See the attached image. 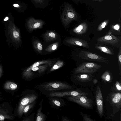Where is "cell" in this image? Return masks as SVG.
I'll list each match as a JSON object with an SVG mask.
<instances>
[{
  "label": "cell",
  "mask_w": 121,
  "mask_h": 121,
  "mask_svg": "<svg viewBox=\"0 0 121 121\" xmlns=\"http://www.w3.org/2000/svg\"><path fill=\"white\" fill-rule=\"evenodd\" d=\"M5 34L9 46H13L17 49L21 43L20 31L14 22L9 20L5 25Z\"/></svg>",
  "instance_id": "1"
},
{
  "label": "cell",
  "mask_w": 121,
  "mask_h": 121,
  "mask_svg": "<svg viewBox=\"0 0 121 121\" xmlns=\"http://www.w3.org/2000/svg\"><path fill=\"white\" fill-rule=\"evenodd\" d=\"M101 67V65L94 62H84L77 67L75 69L73 73L93 74L96 72Z\"/></svg>",
  "instance_id": "2"
},
{
  "label": "cell",
  "mask_w": 121,
  "mask_h": 121,
  "mask_svg": "<svg viewBox=\"0 0 121 121\" xmlns=\"http://www.w3.org/2000/svg\"><path fill=\"white\" fill-rule=\"evenodd\" d=\"M45 90L48 91H54L65 89H71L73 87L70 85L60 82H46L40 85Z\"/></svg>",
  "instance_id": "3"
},
{
  "label": "cell",
  "mask_w": 121,
  "mask_h": 121,
  "mask_svg": "<svg viewBox=\"0 0 121 121\" xmlns=\"http://www.w3.org/2000/svg\"><path fill=\"white\" fill-rule=\"evenodd\" d=\"M37 98L36 95L32 94L25 95L21 98L17 110V114L18 117H21L22 116L25 107L30 104L34 102Z\"/></svg>",
  "instance_id": "4"
},
{
  "label": "cell",
  "mask_w": 121,
  "mask_h": 121,
  "mask_svg": "<svg viewBox=\"0 0 121 121\" xmlns=\"http://www.w3.org/2000/svg\"><path fill=\"white\" fill-rule=\"evenodd\" d=\"M13 110L9 104L4 102L0 104V121L5 120H13L15 118V115L13 113Z\"/></svg>",
  "instance_id": "5"
},
{
  "label": "cell",
  "mask_w": 121,
  "mask_h": 121,
  "mask_svg": "<svg viewBox=\"0 0 121 121\" xmlns=\"http://www.w3.org/2000/svg\"><path fill=\"white\" fill-rule=\"evenodd\" d=\"M78 56L82 59L89 61H96L107 64L108 63L109 61L108 59L105 57L89 51H81Z\"/></svg>",
  "instance_id": "6"
},
{
  "label": "cell",
  "mask_w": 121,
  "mask_h": 121,
  "mask_svg": "<svg viewBox=\"0 0 121 121\" xmlns=\"http://www.w3.org/2000/svg\"><path fill=\"white\" fill-rule=\"evenodd\" d=\"M107 99L112 107L113 113L114 114L120 110L121 107V93H110Z\"/></svg>",
  "instance_id": "7"
},
{
  "label": "cell",
  "mask_w": 121,
  "mask_h": 121,
  "mask_svg": "<svg viewBox=\"0 0 121 121\" xmlns=\"http://www.w3.org/2000/svg\"><path fill=\"white\" fill-rule=\"evenodd\" d=\"M67 99L69 101L76 103L85 108H91L92 106V101L84 95L69 96Z\"/></svg>",
  "instance_id": "8"
},
{
  "label": "cell",
  "mask_w": 121,
  "mask_h": 121,
  "mask_svg": "<svg viewBox=\"0 0 121 121\" xmlns=\"http://www.w3.org/2000/svg\"><path fill=\"white\" fill-rule=\"evenodd\" d=\"M97 43L102 44L110 45L117 48L121 46V40L117 37L112 35H108L98 38Z\"/></svg>",
  "instance_id": "9"
},
{
  "label": "cell",
  "mask_w": 121,
  "mask_h": 121,
  "mask_svg": "<svg viewBox=\"0 0 121 121\" xmlns=\"http://www.w3.org/2000/svg\"><path fill=\"white\" fill-rule=\"evenodd\" d=\"M62 21L65 26L67 25L75 18V15L72 9L70 6L66 5L61 15Z\"/></svg>",
  "instance_id": "10"
},
{
  "label": "cell",
  "mask_w": 121,
  "mask_h": 121,
  "mask_svg": "<svg viewBox=\"0 0 121 121\" xmlns=\"http://www.w3.org/2000/svg\"><path fill=\"white\" fill-rule=\"evenodd\" d=\"M55 62L54 61L49 60H43L36 62L23 71L22 73V76L23 78H28L33 74V73L30 71V69L32 68L43 64H48L50 67H51Z\"/></svg>",
  "instance_id": "11"
},
{
  "label": "cell",
  "mask_w": 121,
  "mask_h": 121,
  "mask_svg": "<svg viewBox=\"0 0 121 121\" xmlns=\"http://www.w3.org/2000/svg\"><path fill=\"white\" fill-rule=\"evenodd\" d=\"M95 95L98 111L100 117L102 118L103 112V98L101 89L98 86L97 87Z\"/></svg>",
  "instance_id": "12"
},
{
  "label": "cell",
  "mask_w": 121,
  "mask_h": 121,
  "mask_svg": "<svg viewBox=\"0 0 121 121\" xmlns=\"http://www.w3.org/2000/svg\"><path fill=\"white\" fill-rule=\"evenodd\" d=\"M87 93L81 91H76L61 92H52L49 94L51 97H62L66 96H76L86 95Z\"/></svg>",
  "instance_id": "13"
},
{
  "label": "cell",
  "mask_w": 121,
  "mask_h": 121,
  "mask_svg": "<svg viewBox=\"0 0 121 121\" xmlns=\"http://www.w3.org/2000/svg\"><path fill=\"white\" fill-rule=\"evenodd\" d=\"M42 20L35 19L33 17L30 18L27 22V26L29 30L30 31L42 27L44 24Z\"/></svg>",
  "instance_id": "14"
},
{
  "label": "cell",
  "mask_w": 121,
  "mask_h": 121,
  "mask_svg": "<svg viewBox=\"0 0 121 121\" xmlns=\"http://www.w3.org/2000/svg\"><path fill=\"white\" fill-rule=\"evenodd\" d=\"M66 43L71 45L82 46L89 48V46L87 42L84 40L76 38H71L66 40Z\"/></svg>",
  "instance_id": "15"
},
{
  "label": "cell",
  "mask_w": 121,
  "mask_h": 121,
  "mask_svg": "<svg viewBox=\"0 0 121 121\" xmlns=\"http://www.w3.org/2000/svg\"><path fill=\"white\" fill-rule=\"evenodd\" d=\"M78 81L82 82H88L92 80L93 76L89 74H79L75 76Z\"/></svg>",
  "instance_id": "16"
},
{
  "label": "cell",
  "mask_w": 121,
  "mask_h": 121,
  "mask_svg": "<svg viewBox=\"0 0 121 121\" xmlns=\"http://www.w3.org/2000/svg\"><path fill=\"white\" fill-rule=\"evenodd\" d=\"M87 27L85 23H83L76 27L73 30V32L79 35L85 33L87 30Z\"/></svg>",
  "instance_id": "17"
},
{
  "label": "cell",
  "mask_w": 121,
  "mask_h": 121,
  "mask_svg": "<svg viewBox=\"0 0 121 121\" xmlns=\"http://www.w3.org/2000/svg\"><path fill=\"white\" fill-rule=\"evenodd\" d=\"M57 34L53 31H48L43 35L45 39L47 41H50L56 39L57 38Z\"/></svg>",
  "instance_id": "18"
},
{
  "label": "cell",
  "mask_w": 121,
  "mask_h": 121,
  "mask_svg": "<svg viewBox=\"0 0 121 121\" xmlns=\"http://www.w3.org/2000/svg\"><path fill=\"white\" fill-rule=\"evenodd\" d=\"M17 87V85L16 83L10 81L5 82L3 86L4 89L7 90H14Z\"/></svg>",
  "instance_id": "19"
},
{
  "label": "cell",
  "mask_w": 121,
  "mask_h": 121,
  "mask_svg": "<svg viewBox=\"0 0 121 121\" xmlns=\"http://www.w3.org/2000/svg\"><path fill=\"white\" fill-rule=\"evenodd\" d=\"M49 65L48 64L43 65H39L38 66L32 67L30 69V71H37L39 73L41 74L44 72L47 69Z\"/></svg>",
  "instance_id": "20"
},
{
  "label": "cell",
  "mask_w": 121,
  "mask_h": 121,
  "mask_svg": "<svg viewBox=\"0 0 121 121\" xmlns=\"http://www.w3.org/2000/svg\"><path fill=\"white\" fill-rule=\"evenodd\" d=\"M101 78L106 82H111L112 78L110 72L108 70L105 71L102 75Z\"/></svg>",
  "instance_id": "21"
},
{
  "label": "cell",
  "mask_w": 121,
  "mask_h": 121,
  "mask_svg": "<svg viewBox=\"0 0 121 121\" xmlns=\"http://www.w3.org/2000/svg\"><path fill=\"white\" fill-rule=\"evenodd\" d=\"M42 104L41 103L40 108L37 111L36 117V121H44L45 120V117L44 114L42 112Z\"/></svg>",
  "instance_id": "22"
},
{
  "label": "cell",
  "mask_w": 121,
  "mask_h": 121,
  "mask_svg": "<svg viewBox=\"0 0 121 121\" xmlns=\"http://www.w3.org/2000/svg\"><path fill=\"white\" fill-rule=\"evenodd\" d=\"M95 48L96 49L108 54L110 55H113L114 54L113 52L111 50L106 47L98 45L96 46Z\"/></svg>",
  "instance_id": "23"
},
{
  "label": "cell",
  "mask_w": 121,
  "mask_h": 121,
  "mask_svg": "<svg viewBox=\"0 0 121 121\" xmlns=\"http://www.w3.org/2000/svg\"><path fill=\"white\" fill-rule=\"evenodd\" d=\"M59 44L58 42H56L48 46L45 50L48 52H51L56 50Z\"/></svg>",
  "instance_id": "24"
},
{
  "label": "cell",
  "mask_w": 121,
  "mask_h": 121,
  "mask_svg": "<svg viewBox=\"0 0 121 121\" xmlns=\"http://www.w3.org/2000/svg\"><path fill=\"white\" fill-rule=\"evenodd\" d=\"M33 45L35 50L39 53L42 52L43 50V47L40 42L38 40H36L34 42Z\"/></svg>",
  "instance_id": "25"
},
{
  "label": "cell",
  "mask_w": 121,
  "mask_h": 121,
  "mask_svg": "<svg viewBox=\"0 0 121 121\" xmlns=\"http://www.w3.org/2000/svg\"><path fill=\"white\" fill-rule=\"evenodd\" d=\"M64 64V62L63 61H57L51 69L50 71H52L60 68L63 66Z\"/></svg>",
  "instance_id": "26"
},
{
  "label": "cell",
  "mask_w": 121,
  "mask_h": 121,
  "mask_svg": "<svg viewBox=\"0 0 121 121\" xmlns=\"http://www.w3.org/2000/svg\"><path fill=\"white\" fill-rule=\"evenodd\" d=\"M34 104V103L33 102L26 106L24 109L23 114H26L29 110L33 107Z\"/></svg>",
  "instance_id": "27"
},
{
  "label": "cell",
  "mask_w": 121,
  "mask_h": 121,
  "mask_svg": "<svg viewBox=\"0 0 121 121\" xmlns=\"http://www.w3.org/2000/svg\"><path fill=\"white\" fill-rule=\"evenodd\" d=\"M51 102L52 104L55 106L60 107L62 105V102L58 99H52L51 100Z\"/></svg>",
  "instance_id": "28"
},
{
  "label": "cell",
  "mask_w": 121,
  "mask_h": 121,
  "mask_svg": "<svg viewBox=\"0 0 121 121\" xmlns=\"http://www.w3.org/2000/svg\"><path fill=\"white\" fill-rule=\"evenodd\" d=\"M119 52L117 56L118 61L120 72L121 69V47H120Z\"/></svg>",
  "instance_id": "29"
},
{
  "label": "cell",
  "mask_w": 121,
  "mask_h": 121,
  "mask_svg": "<svg viewBox=\"0 0 121 121\" xmlns=\"http://www.w3.org/2000/svg\"><path fill=\"white\" fill-rule=\"evenodd\" d=\"M82 115L83 120L85 121H94L95 120L91 119L89 116L87 115L83 114L82 112H81Z\"/></svg>",
  "instance_id": "30"
},
{
  "label": "cell",
  "mask_w": 121,
  "mask_h": 121,
  "mask_svg": "<svg viewBox=\"0 0 121 121\" xmlns=\"http://www.w3.org/2000/svg\"><path fill=\"white\" fill-rule=\"evenodd\" d=\"M107 24V22H104L102 23L98 27L97 30L98 31H101L106 26Z\"/></svg>",
  "instance_id": "31"
},
{
  "label": "cell",
  "mask_w": 121,
  "mask_h": 121,
  "mask_svg": "<svg viewBox=\"0 0 121 121\" xmlns=\"http://www.w3.org/2000/svg\"><path fill=\"white\" fill-rule=\"evenodd\" d=\"M115 87L117 90L120 91H121V84L118 81H117L115 83Z\"/></svg>",
  "instance_id": "32"
},
{
  "label": "cell",
  "mask_w": 121,
  "mask_h": 121,
  "mask_svg": "<svg viewBox=\"0 0 121 121\" xmlns=\"http://www.w3.org/2000/svg\"><path fill=\"white\" fill-rule=\"evenodd\" d=\"M3 73V69L2 65L0 64V78L2 76Z\"/></svg>",
  "instance_id": "33"
},
{
  "label": "cell",
  "mask_w": 121,
  "mask_h": 121,
  "mask_svg": "<svg viewBox=\"0 0 121 121\" xmlns=\"http://www.w3.org/2000/svg\"><path fill=\"white\" fill-rule=\"evenodd\" d=\"M36 2L40 3H43L44 0H34Z\"/></svg>",
  "instance_id": "34"
},
{
  "label": "cell",
  "mask_w": 121,
  "mask_h": 121,
  "mask_svg": "<svg viewBox=\"0 0 121 121\" xmlns=\"http://www.w3.org/2000/svg\"><path fill=\"white\" fill-rule=\"evenodd\" d=\"M114 29L116 30H118L119 28V26L118 25H116L114 26Z\"/></svg>",
  "instance_id": "35"
},
{
  "label": "cell",
  "mask_w": 121,
  "mask_h": 121,
  "mask_svg": "<svg viewBox=\"0 0 121 121\" xmlns=\"http://www.w3.org/2000/svg\"><path fill=\"white\" fill-rule=\"evenodd\" d=\"M98 82L97 80L96 79H94L93 80V82L95 84H96Z\"/></svg>",
  "instance_id": "36"
},
{
  "label": "cell",
  "mask_w": 121,
  "mask_h": 121,
  "mask_svg": "<svg viewBox=\"0 0 121 121\" xmlns=\"http://www.w3.org/2000/svg\"><path fill=\"white\" fill-rule=\"evenodd\" d=\"M1 92L0 91V99L1 98Z\"/></svg>",
  "instance_id": "37"
},
{
  "label": "cell",
  "mask_w": 121,
  "mask_h": 121,
  "mask_svg": "<svg viewBox=\"0 0 121 121\" xmlns=\"http://www.w3.org/2000/svg\"></svg>",
  "instance_id": "38"
},
{
  "label": "cell",
  "mask_w": 121,
  "mask_h": 121,
  "mask_svg": "<svg viewBox=\"0 0 121 121\" xmlns=\"http://www.w3.org/2000/svg\"></svg>",
  "instance_id": "39"
}]
</instances>
